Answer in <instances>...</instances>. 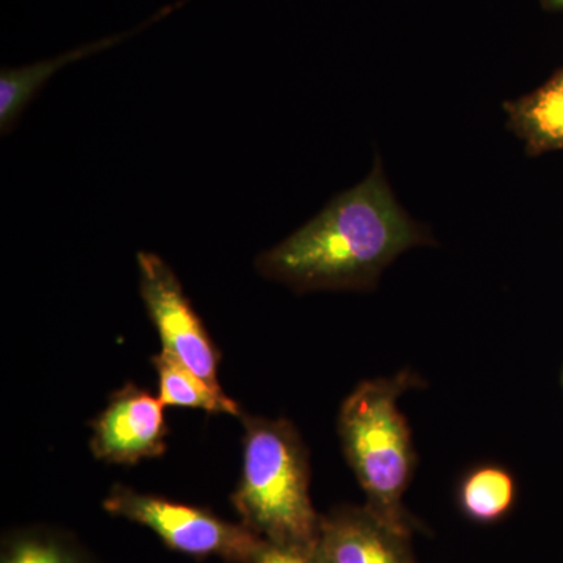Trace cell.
<instances>
[{
	"instance_id": "1",
	"label": "cell",
	"mask_w": 563,
	"mask_h": 563,
	"mask_svg": "<svg viewBox=\"0 0 563 563\" xmlns=\"http://www.w3.org/2000/svg\"><path fill=\"white\" fill-rule=\"evenodd\" d=\"M429 243L402 210L376 162L365 180L258 255L262 276L296 291L363 290L402 252Z\"/></svg>"
},
{
	"instance_id": "2",
	"label": "cell",
	"mask_w": 563,
	"mask_h": 563,
	"mask_svg": "<svg viewBox=\"0 0 563 563\" xmlns=\"http://www.w3.org/2000/svg\"><path fill=\"white\" fill-rule=\"evenodd\" d=\"M420 384V377L409 369L365 380L344 399L339 415L343 453L365 493L366 509L406 536H412L413 523L402 499L417 457L409 422L398 401Z\"/></svg>"
},
{
	"instance_id": "3",
	"label": "cell",
	"mask_w": 563,
	"mask_h": 563,
	"mask_svg": "<svg viewBox=\"0 0 563 563\" xmlns=\"http://www.w3.org/2000/svg\"><path fill=\"white\" fill-rule=\"evenodd\" d=\"M243 472L232 504L262 540L314 547L321 515L310 498L309 453L298 429L279 418L242 415Z\"/></svg>"
},
{
	"instance_id": "4",
	"label": "cell",
	"mask_w": 563,
	"mask_h": 563,
	"mask_svg": "<svg viewBox=\"0 0 563 563\" xmlns=\"http://www.w3.org/2000/svg\"><path fill=\"white\" fill-rule=\"evenodd\" d=\"M103 509L151 529L169 550L192 559L252 563L263 543L243 523H231L209 509L140 493L125 485L111 488L103 499Z\"/></svg>"
},
{
	"instance_id": "5",
	"label": "cell",
	"mask_w": 563,
	"mask_h": 563,
	"mask_svg": "<svg viewBox=\"0 0 563 563\" xmlns=\"http://www.w3.org/2000/svg\"><path fill=\"white\" fill-rule=\"evenodd\" d=\"M136 263L141 299L161 336L162 351L206 383L221 387L218 380L221 354L185 295L179 277L161 255L152 252H139Z\"/></svg>"
},
{
	"instance_id": "6",
	"label": "cell",
	"mask_w": 563,
	"mask_h": 563,
	"mask_svg": "<svg viewBox=\"0 0 563 563\" xmlns=\"http://www.w3.org/2000/svg\"><path fill=\"white\" fill-rule=\"evenodd\" d=\"M163 407L161 398L135 384L114 391L106 409L92 421V455L117 465L161 457L169 432Z\"/></svg>"
},
{
	"instance_id": "7",
	"label": "cell",
	"mask_w": 563,
	"mask_h": 563,
	"mask_svg": "<svg viewBox=\"0 0 563 563\" xmlns=\"http://www.w3.org/2000/svg\"><path fill=\"white\" fill-rule=\"evenodd\" d=\"M317 550L324 563H417L410 536L383 523L365 506L321 515Z\"/></svg>"
},
{
	"instance_id": "8",
	"label": "cell",
	"mask_w": 563,
	"mask_h": 563,
	"mask_svg": "<svg viewBox=\"0 0 563 563\" xmlns=\"http://www.w3.org/2000/svg\"><path fill=\"white\" fill-rule=\"evenodd\" d=\"M128 35H114L98 43L81 46L79 49L66 52L52 60L33 63L21 68L2 69L0 73V133L9 135L18 124L29 103L43 90L57 70L65 68L69 63L79 62L90 57L96 52L107 49L121 43Z\"/></svg>"
},
{
	"instance_id": "9",
	"label": "cell",
	"mask_w": 563,
	"mask_h": 563,
	"mask_svg": "<svg viewBox=\"0 0 563 563\" xmlns=\"http://www.w3.org/2000/svg\"><path fill=\"white\" fill-rule=\"evenodd\" d=\"M506 111L510 129L529 152L563 150V70L531 95L507 102Z\"/></svg>"
},
{
	"instance_id": "10",
	"label": "cell",
	"mask_w": 563,
	"mask_h": 563,
	"mask_svg": "<svg viewBox=\"0 0 563 563\" xmlns=\"http://www.w3.org/2000/svg\"><path fill=\"white\" fill-rule=\"evenodd\" d=\"M515 501V477L499 465L476 466L459 484V510L473 523H498L512 512Z\"/></svg>"
},
{
	"instance_id": "11",
	"label": "cell",
	"mask_w": 563,
	"mask_h": 563,
	"mask_svg": "<svg viewBox=\"0 0 563 563\" xmlns=\"http://www.w3.org/2000/svg\"><path fill=\"white\" fill-rule=\"evenodd\" d=\"M152 365L158 374L161 401L163 406L190 407L210 413H228L242 417L239 404L229 398L221 387H213L191 373L172 355L161 352L152 357Z\"/></svg>"
},
{
	"instance_id": "12",
	"label": "cell",
	"mask_w": 563,
	"mask_h": 563,
	"mask_svg": "<svg viewBox=\"0 0 563 563\" xmlns=\"http://www.w3.org/2000/svg\"><path fill=\"white\" fill-rule=\"evenodd\" d=\"M0 563H99L73 536L31 526L3 537Z\"/></svg>"
},
{
	"instance_id": "13",
	"label": "cell",
	"mask_w": 563,
	"mask_h": 563,
	"mask_svg": "<svg viewBox=\"0 0 563 563\" xmlns=\"http://www.w3.org/2000/svg\"><path fill=\"white\" fill-rule=\"evenodd\" d=\"M252 563H324L317 544L314 547H291L265 542L261 544Z\"/></svg>"
},
{
	"instance_id": "14",
	"label": "cell",
	"mask_w": 563,
	"mask_h": 563,
	"mask_svg": "<svg viewBox=\"0 0 563 563\" xmlns=\"http://www.w3.org/2000/svg\"><path fill=\"white\" fill-rule=\"evenodd\" d=\"M542 3L550 10H563V0H542Z\"/></svg>"
},
{
	"instance_id": "15",
	"label": "cell",
	"mask_w": 563,
	"mask_h": 563,
	"mask_svg": "<svg viewBox=\"0 0 563 563\" xmlns=\"http://www.w3.org/2000/svg\"><path fill=\"white\" fill-rule=\"evenodd\" d=\"M562 385H563V368H562Z\"/></svg>"
}]
</instances>
